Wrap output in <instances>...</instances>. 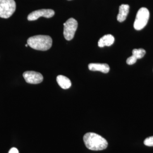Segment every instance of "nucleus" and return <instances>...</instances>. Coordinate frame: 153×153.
I'll return each instance as SVG.
<instances>
[{"label": "nucleus", "mask_w": 153, "mask_h": 153, "mask_svg": "<svg viewBox=\"0 0 153 153\" xmlns=\"http://www.w3.org/2000/svg\"><path fill=\"white\" fill-rule=\"evenodd\" d=\"M83 142L89 150H103L108 146V142L103 137L94 133H88L83 136Z\"/></svg>", "instance_id": "1"}, {"label": "nucleus", "mask_w": 153, "mask_h": 153, "mask_svg": "<svg viewBox=\"0 0 153 153\" xmlns=\"http://www.w3.org/2000/svg\"><path fill=\"white\" fill-rule=\"evenodd\" d=\"M27 44L33 49L45 51L51 48L52 39L48 35H36L28 39Z\"/></svg>", "instance_id": "2"}, {"label": "nucleus", "mask_w": 153, "mask_h": 153, "mask_svg": "<svg viewBox=\"0 0 153 153\" xmlns=\"http://www.w3.org/2000/svg\"><path fill=\"white\" fill-rule=\"evenodd\" d=\"M16 9L14 0H0V17L9 18L14 14Z\"/></svg>", "instance_id": "3"}, {"label": "nucleus", "mask_w": 153, "mask_h": 153, "mask_svg": "<svg viewBox=\"0 0 153 153\" xmlns=\"http://www.w3.org/2000/svg\"><path fill=\"white\" fill-rule=\"evenodd\" d=\"M150 16L149 11L146 7H141L138 11L134 22V28L137 30H141L146 26Z\"/></svg>", "instance_id": "4"}, {"label": "nucleus", "mask_w": 153, "mask_h": 153, "mask_svg": "<svg viewBox=\"0 0 153 153\" xmlns=\"http://www.w3.org/2000/svg\"><path fill=\"white\" fill-rule=\"evenodd\" d=\"M78 27V22L73 18L68 19L64 23V36L66 40L73 39Z\"/></svg>", "instance_id": "5"}, {"label": "nucleus", "mask_w": 153, "mask_h": 153, "mask_svg": "<svg viewBox=\"0 0 153 153\" xmlns=\"http://www.w3.org/2000/svg\"><path fill=\"white\" fill-rule=\"evenodd\" d=\"M55 15V11L52 9H40L31 13L27 16V19L30 21H36L40 17L43 16L50 18Z\"/></svg>", "instance_id": "6"}, {"label": "nucleus", "mask_w": 153, "mask_h": 153, "mask_svg": "<svg viewBox=\"0 0 153 153\" xmlns=\"http://www.w3.org/2000/svg\"><path fill=\"white\" fill-rule=\"evenodd\" d=\"M23 76L26 82L30 84H38L43 81L42 74L36 71H25L23 73Z\"/></svg>", "instance_id": "7"}, {"label": "nucleus", "mask_w": 153, "mask_h": 153, "mask_svg": "<svg viewBox=\"0 0 153 153\" xmlns=\"http://www.w3.org/2000/svg\"><path fill=\"white\" fill-rule=\"evenodd\" d=\"M88 67L90 71H101L103 73H108L110 70L109 65L107 64L92 63L90 64Z\"/></svg>", "instance_id": "8"}, {"label": "nucleus", "mask_w": 153, "mask_h": 153, "mask_svg": "<svg viewBox=\"0 0 153 153\" xmlns=\"http://www.w3.org/2000/svg\"><path fill=\"white\" fill-rule=\"evenodd\" d=\"M115 42V38L111 34L104 35L102 38L99 39L98 42V46L99 47H109L114 44Z\"/></svg>", "instance_id": "9"}, {"label": "nucleus", "mask_w": 153, "mask_h": 153, "mask_svg": "<svg viewBox=\"0 0 153 153\" xmlns=\"http://www.w3.org/2000/svg\"><path fill=\"white\" fill-rule=\"evenodd\" d=\"M129 11V6L123 4L119 7V13L117 16V19L119 22H124L128 15Z\"/></svg>", "instance_id": "10"}, {"label": "nucleus", "mask_w": 153, "mask_h": 153, "mask_svg": "<svg viewBox=\"0 0 153 153\" xmlns=\"http://www.w3.org/2000/svg\"><path fill=\"white\" fill-rule=\"evenodd\" d=\"M56 80L59 85L63 89H68L71 87V81L66 76L59 75L57 76Z\"/></svg>", "instance_id": "11"}, {"label": "nucleus", "mask_w": 153, "mask_h": 153, "mask_svg": "<svg viewBox=\"0 0 153 153\" xmlns=\"http://www.w3.org/2000/svg\"><path fill=\"white\" fill-rule=\"evenodd\" d=\"M133 56L138 59H142V57L146 54V51L145 49L140 48V49H134L132 51Z\"/></svg>", "instance_id": "12"}, {"label": "nucleus", "mask_w": 153, "mask_h": 153, "mask_svg": "<svg viewBox=\"0 0 153 153\" xmlns=\"http://www.w3.org/2000/svg\"><path fill=\"white\" fill-rule=\"evenodd\" d=\"M137 58L135 57L134 56H131V57H129L127 60H126V63L127 64L131 65L134 64L136 62H137Z\"/></svg>", "instance_id": "13"}, {"label": "nucleus", "mask_w": 153, "mask_h": 153, "mask_svg": "<svg viewBox=\"0 0 153 153\" xmlns=\"http://www.w3.org/2000/svg\"><path fill=\"white\" fill-rule=\"evenodd\" d=\"M143 143L147 146H153V136L146 138Z\"/></svg>", "instance_id": "14"}, {"label": "nucleus", "mask_w": 153, "mask_h": 153, "mask_svg": "<svg viewBox=\"0 0 153 153\" xmlns=\"http://www.w3.org/2000/svg\"><path fill=\"white\" fill-rule=\"evenodd\" d=\"M8 153H19V151L16 148H12L10 149Z\"/></svg>", "instance_id": "15"}, {"label": "nucleus", "mask_w": 153, "mask_h": 153, "mask_svg": "<svg viewBox=\"0 0 153 153\" xmlns=\"http://www.w3.org/2000/svg\"><path fill=\"white\" fill-rule=\"evenodd\" d=\"M25 46H26V47H28V46H29V45H28V44H27H27H26V45H25Z\"/></svg>", "instance_id": "16"}, {"label": "nucleus", "mask_w": 153, "mask_h": 153, "mask_svg": "<svg viewBox=\"0 0 153 153\" xmlns=\"http://www.w3.org/2000/svg\"><path fill=\"white\" fill-rule=\"evenodd\" d=\"M68 1H71V0H68Z\"/></svg>", "instance_id": "17"}]
</instances>
